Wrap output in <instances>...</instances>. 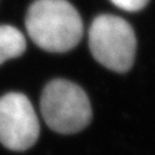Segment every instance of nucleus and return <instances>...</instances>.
<instances>
[{"mask_svg":"<svg viewBox=\"0 0 155 155\" xmlns=\"http://www.w3.org/2000/svg\"><path fill=\"white\" fill-rule=\"evenodd\" d=\"M89 45L94 59L113 71L125 72L132 67L137 39L122 17L110 14L95 17L90 27Z\"/></svg>","mask_w":155,"mask_h":155,"instance_id":"3","label":"nucleus"},{"mask_svg":"<svg viewBox=\"0 0 155 155\" xmlns=\"http://www.w3.org/2000/svg\"><path fill=\"white\" fill-rule=\"evenodd\" d=\"M27 48L23 33L12 25H0V64L22 55Z\"/></svg>","mask_w":155,"mask_h":155,"instance_id":"5","label":"nucleus"},{"mask_svg":"<svg viewBox=\"0 0 155 155\" xmlns=\"http://www.w3.org/2000/svg\"><path fill=\"white\" fill-rule=\"evenodd\" d=\"M39 137V121L31 102L22 93L0 98V143L12 150H25Z\"/></svg>","mask_w":155,"mask_h":155,"instance_id":"4","label":"nucleus"},{"mask_svg":"<svg viewBox=\"0 0 155 155\" xmlns=\"http://www.w3.org/2000/svg\"><path fill=\"white\" fill-rule=\"evenodd\" d=\"M40 110L48 127L59 133L70 134L83 130L92 118L86 93L72 82L54 79L45 86Z\"/></svg>","mask_w":155,"mask_h":155,"instance_id":"2","label":"nucleus"},{"mask_svg":"<svg viewBox=\"0 0 155 155\" xmlns=\"http://www.w3.org/2000/svg\"><path fill=\"white\" fill-rule=\"evenodd\" d=\"M25 27L35 44L53 53L72 50L84 32L82 17L67 0H36L29 7Z\"/></svg>","mask_w":155,"mask_h":155,"instance_id":"1","label":"nucleus"},{"mask_svg":"<svg viewBox=\"0 0 155 155\" xmlns=\"http://www.w3.org/2000/svg\"><path fill=\"white\" fill-rule=\"evenodd\" d=\"M118 8L127 12H137L143 9L150 0H110Z\"/></svg>","mask_w":155,"mask_h":155,"instance_id":"6","label":"nucleus"}]
</instances>
